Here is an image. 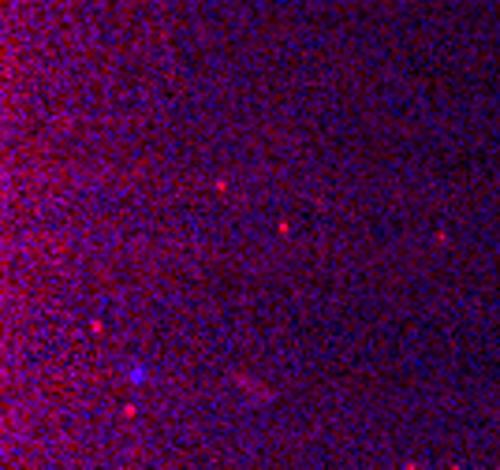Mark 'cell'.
I'll use <instances>...</instances> for the list:
<instances>
[{
  "instance_id": "1",
  "label": "cell",
  "mask_w": 500,
  "mask_h": 470,
  "mask_svg": "<svg viewBox=\"0 0 500 470\" xmlns=\"http://www.w3.org/2000/svg\"><path fill=\"white\" fill-rule=\"evenodd\" d=\"M131 381H135V385H138V381H146V369L135 366V369H131Z\"/></svg>"
}]
</instances>
